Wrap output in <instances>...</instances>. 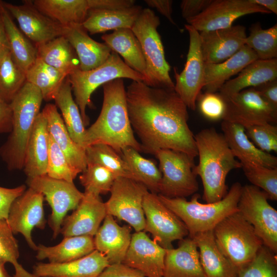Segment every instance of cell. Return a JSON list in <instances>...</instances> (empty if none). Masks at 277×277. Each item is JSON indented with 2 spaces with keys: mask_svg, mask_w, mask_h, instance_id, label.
I'll return each mask as SVG.
<instances>
[{
  "mask_svg": "<svg viewBox=\"0 0 277 277\" xmlns=\"http://www.w3.org/2000/svg\"><path fill=\"white\" fill-rule=\"evenodd\" d=\"M224 98L226 109L223 121L239 124L245 128L264 123L273 124L277 121V109L267 102L254 88L244 89Z\"/></svg>",
  "mask_w": 277,
  "mask_h": 277,
  "instance_id": "15",
  "label": "cell"
},
{
  "mask_svg": "<svg viewBox=\"0 0 277 277\" xmlns=\"http://www.w3.org/2000/svg\"><path fill=\"white\" fill-rule=\"evenodd\" d=\"M62 36L70 44L76 53L81 70L86 71L103 64L112 51L105 43L94 41L87 33L82 24L63 26Z\"/></svg>",
  "mask_w": 277,
  "mask_h": 277,
  "instance_id": "22",
  "label": "cell"
},
{
  "mask_svg": "<svg viewBox=\"0 0 277 277\" xmlns=\"http://www.w3.org/2000/svg\"><path fill=\"white\" fill-rule=\"evenodd\" d=\"M189 35V45L187 60L183 70L179 73L174 68V90L187 108L194 110L196 100L204 86V61L200 41L199 32L193 26L185 24Z\"/></svg>",
  "mask_w": 277,
  "mask_h": 277,
  "instance_id": "14",
  "label": "cell"
},
{
  "mask_svg": "<svg viewBox=\"0 0 277 277\" xmlns=\"http://www.w3.org/2000/svg\"><path fill=\"white\" fill-rule=\"evenodd\" d=\"M103 102L95 122L86 129L85 147L103 144L121 155L122 150L131 147L142 152L135 138L129 120L126 92L122 78H116L103 85Z\"/></svg>",
  "mask_w": 277,
  "mask_h": 277,
  "instance_id": "2",
  "label": "cell"
},
{
  "mask_svg": "<svg viewBox=\"0 0 277 277\" xmlns=\"http://www.w3.org/2000/svg\"><path fill=\"white\" fill-rule=\"evenodd\" d=\"M106 215L105 204L100 195L84 191L83 198L73 213L65 217L60 233L64 237L93 236Z\"/></svg>",
  "mask_w": 277,
  "mask_h": 277,
  "instance_id": "19",
  "label": "cell"
},
{
  "mask_svg": "<svg viewBox=\"0 0 277 277\" xmlns=\"http://www.w3.org/2000/svg\"><path fill=\"white\" fill-rule=\"evenodd\" d=\"M147 191L146 187L140 182L116 177L110 191V196L105 203L107 214L126 222L135 232L144 230L145 218L143 203Z\"/></svg>",
  "mask_w": 277,
  "mask_h": 277,
  "instance_id": "12",
  "label": "cell"
},
{
  "mask_svg": "<svg viewBox=\"0 0 277 277\" xmlns=\"http://www.w3.org/2000/svg\"><path fill=\"white\" fill-rule=\"evenodd\" d=\"M117 177L109 169L98 164L88 163L79 176L85 192L97 195L105 194L110 191Z\"/></svg>",
  "mask_w": 277,
  "mask_h": 277,
  "instance_id": "45",
  "label": "cell"
},
{
  "mask_svg": "<svg viewBox=\"0 0 277 277\" xmlns=\"http://www.w3.org/2000/svg\"><path fill=\"white\" fill-rule=\"evenodd\" d=\"M53 246H37V260L48 259L49 263H62L84 257L95 250L93 236L78 235L64 237Z\"/></svg>",
  "mask_w": 277,
  "mask_h": 277,
  "instance_id": "33",
  "label": "cell"
},
{
  "mask_svg": "<svg viewBox=\"0 0 277 277\" xmlns=\"http://www.w3.org/2000/svg\"><path fill=\"white\" fill-rule=\"evenodd\" d=\"M235 277H277L276 254L263 245L252 260L238 270Z\"/></svg>",
  "mask_w": 277,
  "mask_h": 277,
  "instance_id": "46",
  "label": "cell"
},
{
  "mask_svg": "<svg viewBox=\"0 0 277 277\" xmlns=\"http://www.w3.org/2000/svg\"><path fill=\"white\" fill-rule=\"evenodd\" d=\"M49 149L47 122L41 112L36 117L25 149L23 169L27 178L46 174Z\"/></svg>",
  "mask_w": 277,
  "mask_h": 277,
  "instance_id": "28",
  "label": "cell"
},
{
  "mask_svg": "<svg viewBox=\"0 0 277 277\" xmlns=\"http://www.w3.org/2000/svg\"><path fill=\"white\" fill-rule=\"evenodd\" d=\"M145 3L150 7L153 8L164 16L171 24L175 25L172 16V4L171 0H145Z\"/></svg>",
  "mask_w": 277,
  "mask_h": 277,
  "instance_id": "57",
  "label": "cell"
},
{
  "mask_svg": "<svg viewBox=\"0 0 277 277\" xmlns=\"http://www.w3.org/2000/svg\"><path fill=\"white\" fill-rule=\"evenodd\" d=\"M121 156L131 169L135 181L144 185L151 192L159 194L162 173L155 164L131 147L124 148Z\"/></svg>",
  "mask_w": 277,
  "mask_h": 277,
  "instance_id": "40",
  "label": "cell"
},
{
  "mask_svg": "<svg viewBox=\"0 0 277 277\" xmlns=\"http://www.w3.org/2000/svg\"><path fill=\"white\" fill-rule=\"evenodd\" d=\"M25 190L24 185L12 188L0 186V219H7L11 204Z\"/></svg>",
  "mask_w": 277,
  "mask_h": 277,
  "instance_id": "51",
  "label": "cell"
},
{
  "mask_svg": "<svg viewBox=\"0 0 277 277\" xmlns=\"http://www.w3.org/2000/svg\"><path fill=\"white\" fill-rule=\"evenodd\" d=\"M194 139L199 161L193 172L202 180L203 199L206 203L219 201L228 192V174L241 168V164L232 154L223 133L214 128L200 131Z\"/></svg>",
  "mask_w": 277,
  "mask_h": 277,
  "instance_id": "3",
  "label": "cell"
},
{
  "mask_svg": "<svg viewBox=\"0 0 277 277\" xmlns=\"http://www.w3.org/2000/svg\"><path fill=\"white\" fill-rule=\"evenodd\" d=\"M131 231L130 226H120L107 214L94 235L95 250L106 256L110 265L122 263L130 244Z\"/></svg>",
  "mask_w": 277,
  "mask_h": 277,
  "instance_id": "24",
  "label": "cell"
},
{
  "mask_svg": "<svg viewBox=\"0 0 277 277\" xmlns=\"http://www.w3.org/2000/svg\"><path fill=\"white\" fill-rule=\"evenodd\" d=\"M90 9L115 10L128 8L135 5L134 0H88Z\"/></svg>",
  "mask_w": 277,
  "mask_h": 277,
  "instance_id": "54",
  "label": "cell"
},
{
  "mask_svg": "<svg viewBox=\"0 0 277 277\" xmlns=\"http://www.w3.org/2000/svg\"><path fill=\"white\" fill-rule=\"evenodd\" d=\"M44 200L42 193L29 187L13 201L7 219L13 234H22L34 250L37 246L32 240V231L34 227L44 229L45 226Z\"/></svg>",
  "mask_w": 277,
  "mask_h": 277,
  "instance_id": "17",
  "label": "cell"
},
{
  "mask_svg": "<svg viewBox=\"0 0 277 277\" xmlns=\"http://www.w3.org/2000/svg\"><path fill=\"white\" fill-rule=\"evenodd\" d=\"M212 0H183L180 4L182 15L187 22L200 14Z\"/></svg>",
  "mask_w": 277,
  "mask_h": 277,
  "instance_id": "53",
  "label": "cell"
},
{
  "mask_svg": "<svg viewBox=\"0 0 277 277\" xmlns=\"http://www.w3.org/2000/svg\"><path fill=\"white\" fill-rule=\"evenodd\" d=\"M43 101L39 90L26 82L10 103L12 128L0 147V156L9 170L23 168L26 147Z\"/></svg>",
  "mask_w": 277,
  "mask_h": 277,
  "instance_id": "4",
  "label": "cell"
},
{
  "mask_svg": "<svg viewBox=\"0 0 277 277\" xmlns=\"http://www.w3.org/2000/svg\"><path fill=\"white\" fill-rule=\"evenodd\" d=\"M126 92L129 120L142 152L154 154L170 149L194 160L197 152L188 124V108L174 89L132 81Z\"/></svg>",
  "mask_w": 277,
  "mask_h": 277,
  "instance_id": "1",
  "label": "cell"
},
{
  "mask_svg": "<svg viewBox=\"0 0 277 277\" xmlns=\"http://www.w3.org/2000/svg\"><path fill=\"white\" fill-rule=\"evenodd\" d=\"M270 105L277 109V79L254 88Z\"/></svg>",
  "mask_w": 277,
  "mask_h": 277,
  "instance_id": "55",
  "label": "cell"
},
{
  "mask_svg": "<svg viewBox=\"0 0 277 277\" xmlns=\"http://www.w3.org/2000/svg\"><path fill=\"white\" fill-rule=\"evenodd\" d=\"M197 101L199 110L205 118L212 121L223 120L226 104L219 93H201Z\"/></svg>",
  "mask_w": 277,
  "mask_h": 277,
  "instance_id": "50",
  "label": "cell"
},
{
  "mask_svg": "<svg viewBox=\"0 0 277 277\" xmlns=\"http://www.w3.org/2000/svg\"><path fill=\"white\" fill-rule=\"evenodd\" d=\"M85 150L87 164L102 166L111 171L117 177H122L135 181L128 164L121 155L110 146L96 144L88 146Z\"/></svg>",
  "mask_w": 277,
  "mask_h": 277,
  "instance_id": "41",
  "label": "cell"
},
{
  "mask_svg": "<svg viewBox=\"0 0 277 277\" xmlns=\"http://www.w3.org/2000/svg\"><path fill=\"white\" fill-rule=\"evenodd\" d=\"M145 218V232L165 249L173 248L172 243L188 235L184 223L160 200L158 194L147 192L143 203Z\"/></svg>",
  "mask_w": 277,
  "mask_h": 277,
  "instance_id": "13",
  "label": "cell"
},
{
  "mask_svg": "<svg viewBox=\"0 0 277 277\" xmlns=\"http://www.w3.org/2000/svg\"><path fill=\"white\" fill-rule=\"evenodd\" d=\"M191 238L199 250L206 277H235L238 269L218 247L213 230L197 233Z\"/></svg>",
  "mask_w": 277,
  "mask_h": 277,
  "instance_id": "29",
  "label": "cell"
},
{
  "mask_svg": "<svg viewBox=\"0 0 277 277\" xmlns=\"http://www.w3.org/2000/svg\"><path fill=\"white\" fill-rule=\"evenodd\" d=\"M42 112L47 120L49 135L64 153L72 167L79 173H82L87 164L85 148L72 140L55 105L46 104Z\"/></svg>",
  "mask_w": 277,
  "mask_h": 277,
  "instance_id": "25",
  "label": "cell"
},
{
  "mask_svg": "<svg viewBox=\"0 0 277 277\" xmlns=\"http://www.w3.org/2000/svg\"><path fill=\"white\" fill-rule=\"evenodd\" d=\"M221 129L232 154L240 162L247 161L266 167L277 168V157L256 147L247 136L244 127L222 121Z\"/></svg>",
  "mask_w": 277,
  "mask_h": 277,
  "instance_id": "27",
  "label": "cell"
},
{
  "mask_svg": "<svg viewBox=\"0 0 277 277\" xmlns=\"http://www.w3.org/2000/svg\"><path fill=\"white\" fill-rule=\"evenodd\" d=\"M54 100L62 115L65 126L72 140L84 148L86 129L80 109L72 95L70 83L67 77Z\"/></svg>",
  "mask_w": 277,
  "mask_h": 277,
  "instance_id": "38",
  "label": "cell"
},
{
  "mask_svg": "<svg viewBox=\"0 0 277 277\" xmlns=\"http://www.w3.org/2000/svg\"><path fill=\"white\" fill-rule=\"evenodd\" d=\"M78 174L49 135V149L46 174L52 178L73 182V180Z\"/></svg>",
  "mask_w": 277,
  "mask_h": 277,
  "instance_id": "48",
  "label": "cell"
},
{
  "mask_svg": "<svg viewBox=\"0 0 277 277\" xmlns=\"http://www.w3.org/2000/svg\"><path fill=\"white\" fill-rule=\"evenodd\" d=\"M163 277H206L192 238L180 240L177 248L166 249Z\"/></svg>",
  "mask_w": 277,
  "mask_h": 277,
  "instance_id": "26",
  "label": "cell"
},
{
  "mask_svg": "<svg viewBox=\"0 0 277 277\" xmlns=\"http://www.w3.org/2000/svg\"><path fill=\"white\" fill-rule=\"evenodd\" d=\"M255 4L260 5L271 13L277 14V1L276 0H252Z\"/></svg>",
  "mask_w": 277,
  "mask_h": 277,
  "instance_id": "59",
  "label": "cell"
},
{
  "mask_svg": "<svg viewBox=\"0 0 277 277\" xmlns=\"http://www.w3.org/2000/svg\"><path fill=\"white\" fill-rule=\"evenodd\" d=\"M102 253L94 250L81 258L62 263H37L33 273L37 277H97L108 265Z\"/></svg>",
  "mask_w": 277,
  "mask_h": 277,
  "instance_id": "23",
  "label": "cell"
},
{
  "mask_svg": "<svg viewBox=\"0 0 277 277\" xmlns=\"http://www.w3.org/2000/svg\"><path fill=\"white\" fill-rule=\"evenodd\" d=\"M166 251L145 231L135 232L132 234L122 263L138 270L146 277H163Z\"/></svg>",
  "mask_w": 277,
  "mask_h": 277,
  "instance_id": "20",
  "label": "cell"
},
{
  "mask_svg": "<svg viewBox=\"0 0 277 277\" xmlns=\"http://www.w3.org/2000/svg\"><path fill=\"white\" fill-rule=\"evenodd\" d=\"M213 232L220 250L238 270L250 262L264 245L238 211L221 221Z\"/></svg>",
  "mask_w": 277,
  "mask_h": 277,
  "instance_id": "8",
  "label": "cell"
},
{
  "mask_svg": "<svg viewBox=\"0 0 277 277\" xmlns=\"http://www.w3.org/2000/svg\"><path fill=\"white\" fill-rule=\"evenodd\" d=\"M245 45L252 49L259 60H267L277 57V24L267 29L259 23L252 25Z\"/></svg>",
  "mask_w": 277,
  "mask_h": 277,
  "instance_id": "43",
  "label": "cell"
},
{
  "mask_svg": "<svg viewBox=\"0 0 277 277\" xmlns=\"http://www.w3.org/2000/svg\"><path fill=\"white\" fill-rule=\"evenodd\" d=\"M245 132L251 141L259 149L270 153L277 152V127L264 123L248 127Z\"/></svg>",
  "mask_w": 277,
  "mask_h": 277,
  "instance_id": "49",
  "label": "cell"
},
{
  "mask_svg": "<svg viewBox=\"0 0 277 277\" xmlns=\"http://www.w3.org/2000/svg\"><path fill=\"white\" fill-rule=\"evenodd\" d=\"M201 49L205 63H222L235 54L245 45L246 28L242 25L199 33Z\"/></svg>",
  "mask_w": 277,
  "mask_h": 277,
  "instance_id": "21",
  "label": "cell"
},
{
  "mask_svg": "<svg viewBox=\"0 0 277 277\" xmlns=\"http://www.w3.org/2000/svg\"><path fill=\"white\" fill-rule=\"evenodd\" d=\"M26 82V72L13 61L8 50L0 57V97L10 103Z\"/></svg>",
  "mask_w": 277,
  "mask_h": 277,
  "instance_id": "42",
  "label": "cell"
},
{
  "mask_svg": "<svg viewBox=\"0 0 277 277\" xmlns=\"http://www.w3.org/2000/svg\"><path fill=\"white\" fill-rule=\"evenodd\" d=\"M67 77L85 126L89 121L86 113V107L91 105V95L99 86L116 78H127L142 82L145 81L142 74L128 66L113 51L97 67L86 71L76 69Z\"/></svg>",
  "mask_w": 277,
  "mask_h": 277,
  "instance_id": "7",
  "label": "cell"
},
{
  "mask_svg": "<svg viewBox=\"0 0 277 277\" xmlns=\"http://www.w3.org/2000/svg\"><path fill=\"white\" fill-rule=\"evenodd\" d=\"M142 9L136 5L122 9H90L82 25L91 34L110 30L131 29Z\"/></svg>",
  "mask_w": 277,
  "mask_h": 277,
  "instance_id": "32",
  "label": "cell"
},
{
  "mask_svg": "<svg viewBox=\"0 0 277 277\" xmlns=\"http://www.w3.org/2000/svg\"><path fill=\"white\" fill-rule=\"evenodd\" d=\"M266 193L252 185L242 186L238 212L253 227L264 245L277 253V211L268 203Z\"/></svg>",
  "mask_w": 277,
  "mask_h": 277,
  "instance_id": "9",
  "label": "cell"
},
{
  "mask_svg": "<svg viewBox=\"0 0 277 277\" xmlns=\"http://www.w3.org/2000/svg\"><path fill=\"white\" fill-rule=\"evenodd\" d=\"M9 50L3 21L0 13V57Z\"/></svg>",
  "mask_w": 277,
  "mask_h": 277,
  "instance_id": "58",
  "label": "cell"
},
{
  "mask_svg": "<svg viewBox=\"0 0 277 277\" xmlns=\"http://www.w3.org/2000/svg\"><path fill=\"white\" fill-rule=\"evenodd\" d=\"M67 76L39 58L26 72V82L36 87L43 100H53Z\"/></svg>",
  "mask_w": 277,
  "mask_h": 277,
  "instance_id": "39",
  "label": "cell"
},
{
  "mask_svg": "<svg viewBox=\"0 0 277 277\" xmlns=\"http://www.w3.org/2000/svg\"><path fill=\"white\" fill-rule=\"evenodd\" d=\"M0 13L4 25L9 51L16 65L26 72L37 58L35 45H33L16 26L1 1Z\"/></svg>",
  "mask_w": 277,
  "mask_h": 277,
  "instance_id": "35",
  "label": "cell"
},
{
  "mask_svg": "<svg viewBox=\"0 0 277 277\" xmlns=\"http://www.w3.org/2000/svg\"><path fill=\"white\" fill-rule=\"evenodd\" d=\"M112 51L121 55L125 63L144 76L146 63L140 44L131 29L123 28L102 36Z\"/></svg>",
  "mask_w": 277,
  "mask_h": 277,
  "instance_id": "34",
  "label": "cell"
},
{
  "mask_svg": "<svg viewBox=\"0 0 277 277\" xmlns=\"http://www.w3.org/2000/svg\"><path fill=\"white\" fill-rule=\"evenodd\" d=\"M242 188L239 182L233 184L221 200L211 203H200L197 193L189 201L185 198H169L160 194L158 196L184 223L188 236L191 238L197 233L212 230L226 217L238 212Z\"/></svg>",
  "mask_w": 277,
  "mask_h": 277,
  "instance_id": "5",
  "label": "cell"
},
{
  "mask_svg": "<svg viewBox=\"0 0 277 277\" xmlns=\"http://www.w3.org/2000/svg\"><path fill=\"white\" fill-rule=\"evenodd\" d=\"M160 25V18L149 8H145L131 30L140 44L146 63L143 83L151 87L174 89V83L169 74L170 66L157 30Z\"/></svg>",
  "mask_w": 277,
  "mask_h": 277,
  "instance_id": "6",
  "label": "cell"
},
{
  "mask_svg": "<svg viewBox=\"0 0 277 277\" xmlns=\"http://www.w3.org/2000/svg\"><path fill=\"white\" fill-rule=\"evenodd\" d=\"M41 12L63 26L82 24L90 10L88 0H34Z\"/></svg>",
  "mask_w": 277,
  "mask_h": 277,
  "instance_id": "36",
  "label": "cell"
},
{
  "mask_svg": "<svg viewBox=\"0 0 277 277\" xmlns=\"http://www.w3.org/2000/svg\"><path fill=\"white\" fill-rule=\"evenodd\" d=\"M35 45L37 58L67 76L79 68V61L76 53L63 36Z\"/></svg>",
  "mask_w": 277,
  "mask_h": 277,
  "instance_id": "37",
  "label": "cell"
},
{
  "mask_svg": "<svg viewBox=\"0 0 277 277\" xmlns=\"http://www.w3.org/2000/svg\"><path fill=\"white\" fill-rule=\"evenodd\" d=\"M13 115L10 104L0 97V133H10Z\"/></svg>",
  "mask_w": 277,
  "mask_h": 277,
  "instance_id": "56",
  "label": "cell"
},
{
  "mask_svg": "<svg viewBox=\"0 0 277 277\" xmlns=\"http://www.w3.org/2000/svg\"><path fill=\"white\" fill-rule=\"evenodd\" d=\"M97 277H146L138 270L124 264L108 265Z\"/></svg>",
  "mask_w": 277,
  "mask_h": 277,
  "instance_id": "52",
  "label": "cell"
},
{
  "mask_svg": "<svg viewBox=\"0 0 277 277\" xmlns=\"http://www.w3.org/2000/svg\"><path fill=\"white\" fill-rule=\"evenodd\" d=\"M27 183L42 193L50 205L52 212L49 225L56 238L60 233L63 222L68 213L74 210L84 195L73 182L52 178L47 174L27 178Z\"/></svg>",
  "mask_w": 277,
  "mask_h": 277,
  "instance_id": "11",
  "label": "cell"
},
{
  "mask_svg": "<svg viewBox=\"0 0 277 277\" xmlns=\"http://www.w3.org/2000/svg\"><path fill=\"white\" fill-rule=\"evenodd\" d=\"M248 181L268 195L269 200H277V168H272L247 161L240 162Z\"/></svg>",
  "mask_w": 277,
  "mask_h": 277,
  "instance_id": "44",
  "label": "cell"
},
{
  "mask_svg": "<svg viewBox=\"0 0 277 277\" xmlns=\"http://www.w3.org/2000/svg\"><path fill=\"white\" fill-rule=\"evenodd\" d=\"M6 263L7 262L5 260L0 258V277H11L5 268Z\"/></svg>",
  "mask_w": 277,
  "mask_h": 277,
  "instance_id": "60",
  "label": "cell"
},
{
  "mask_svg": "<svg viewBox=\"0 0 277 277\" xmlns=\"http://www.w3.org/2000/svg\"><path fill=\"white\" fill-rule=\"evenodd\" d=\"M277 79V60H256L246 66L236 77L229 80L219 93L224 98L230 97L242 90L254 88Z\"/></svg>",
  "mask_w": 277,
  "mask_h": 277,
  "instance_id": "31",
  "label": "cell"
},
{
  "mask_svg": "<svg viewBox=\"0 0 277 277\" xmlns=\"http://www.w3.org/2000/svg\"><path fill=\"white\" fill-rule=\"evenodd\" d=\"M19 256L17 241L7 220L0 219V258L13 265L15 269L14 277H37L18 263Z\"/></svg>",
  "mask_w": 277,
  "mask_h": 277,
  "instance_id": "47",
  "label": "cell"
},
{
  "mask_svg": "<svg viewBox=\"0 0 277 277\" xmlns=\"http://www.w3.org/2000/svg\"><path fill=\"white\" fill-rule=\"evenodd\" d=\"M269 14L252 0H212L200 14L187 22L197 31H210L232 26L239 17L252 13Z\"/></svg>",
  "mask_w": 277,
  "mask_h": 277,
  "instance_id": "16",
  "label": "cell"
},
{
  "mask_svg": "<svg viewBox=\"0 0 277 277\" xmlns=\"http://www.w3.org/2000/svg\"><path fill=\"white\" fill-rule=\"evenodd\" d=\"M25 2L23 5H16L1 1L29 39L37 45L62 36L63 26L38 11L31 1Z\"/></svg>",
  "mask_w": 277,
  "mask_h": 277,
  "instance_id": "18",
  "label": "cell"
},
{
  "mask_svg": "<svg viewBox=\"0 0 277 277\" xmlns=\"http://www.w3.org/2000/svg\"><path fill=\"white\" fill-rule=\"evenodd\" d=\"M154 155L159 161L162 173L159 194L169 198H185L197 191L193 159L170 149L159 150Z\"/></svg>",
  "mask_w": 277,
  "mask_h": 277,
  "instance_id": "10",
  "label": "cell"
},
{
  "mask_svg": "<svg viewBox=\"0 0 277 277\" xmlns=\"http://www.w3.org/2000/svg\"><path fill=\"white\" fill-rule=\"evenodd\" d=\"M254 51L245 45L235 54L218 64L205 63L204 86L206 92L216 93L232 76L258 60Z\"/></svg>",
  "mask_w": 277,
  "mask_h": 277,
  "instance_id": "30",
  "label": "cell"
}]
</instances>
